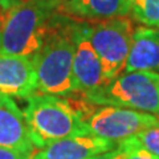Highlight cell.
Listing matches in <instances>:
<instances>
[{"instance_id": "obj_1", "label": "cell", "mask_w": 159, "mask_h": 159, "mask_svg": "<svg viewBox=\"0 0 159 159\" xmlns=\"http://www.w3.org/2000/svg\"><path fill=\"white\" fill-rule=\"evenodd\" d=\"M77 21L58 12L49 25L40 51L32 57L39 93L58 97L74 94L73 56L74 31Z\"/></svg>"}, {"instance_id": "obj_2", "label": "cell", "mask_w": 159, "mask_h": 159, "mask_svg": "<svg viewBox=\"0 0 159 159\" xmlns=\"http://www.w3.org/2000/svg\"><path fill=\"white\" fill-rule=\"evenodd\" d=\"M62 0H20L0 11V53L33 57L45 40Z\"/></svg>"}, {"instance_id": "obj_3", "label": "cell", "mask_w": 159, "mask_h": 159, "mask_svg": "<svg viewBox=\"0 0 159 159\" xmlns=\"http://www.w3.org/2000/svg\"><path fill=\"white\" fill-rule=\"evenodd\" d=\"M27 99L23 114L34 147L41 148L69 137L89 135L68 97L34 93Z\"/></svg>"}, {"instance_id": "obj_4", "label": "cell", "mask_w": 159, "mask_h": 159, "mask_svg": "<svg viewBox=\"0 0 159 159\" xmlns=\"http://www.w3.org/2000/svg\"><path fill=\"white\" fill-rule=\"evenodd\" d=\"M68 98L80 114L89 135L116 143L159 123L158 116L150 113L118 106L96 105L80 94H73V97Z\"/></svg>"}, {"instance_id": "obj_5", "label": "cell", "mask_w": 159, "mask_h": 159, "mask_svg": "<svg viewBox=\"0 0 159 159\" xmlns=\"http://www.w3.org/2000/svg\"><path fill=\"white\" fill-rule=\"evenodd\" d=\"M85 98L96 105L126 107L159 117V73L123 72Z\"/></svg>"}, {"instance_id": "obj_6", "label": "cell", "mask_w": 159, "mask_h": 159, "mask_svg": "<svg viewBox=\"0 0 159 159\" xmlns=\"http://www.w3.org/2000/svg\"><path fill=\"white\" fill-rule=\"evenodd\" d=\"M134 29L133 23L125 17L102 20L93 24L85 23L86 36L101 60L107 81L125 70Z\"/></svg>"}, {"instance_id": "obj_7", "label": "cell", "mask_w": 159, "mask_h": 159, "mask_svg": "<svg viewBox=\"0 0 159 159\" xmlns=\"http://www.w3.org/2000/svg\"><path fill=\"white\" fill-rule=\"evenodd\" d=\"M109 81L105 78L102 64L85 32V23L77 21L74 31L73 85L74 94L86 97L99 90Z\"/></svg>"}, {"instance_id": "obj_8", "label": "cell", "mask_w": 159, "mask_h": 159, "mask_svg": "<svg viewBox=\"0 0 159 159\" xmlns=\"http://www.w3.org/2000/svg\"><path fill=\"white\" fill-rule=\"evenodd\" d=\"M32 57L0 53V94L28 98L37 92Z\"/></svg>"}, {"instance_id": "obj_9", "label": "cell", "mask_w": 159, "mask_h": 159, "mask_svg": "<svg viewBox=\"0 0 159 159\" xmlns=\"http://www.w3.org/2000/svg\"><path fill=\"white\" fill-rule=\"evenodd\" d=\"M118 143L93 135L69 137L39 148L32 159H90L117 148Z\"/></svg>"}, {"instance_id": "obj_10", "label": "cell", "mask_w": 159, "mask_h": 159, "mask_svg": "<svg viewBox=\"0 0 159 159\" xmlns=\"http://www.w3.org/2000/svg\"><path fill=\"white\" fill-rule=\"evenodd\" d=\"M0 147L34 152L23 111L11 97L0 94Z\"/></svg>"}, {"instance_id": "obj_11", "label": "cell", "mask_w": 159, "mask_h": 159, "mask_svg": "<svg viewBox=\"0 0 159 159\" xmlns=\"http://www.w3.org/2000/svg\"><path fill=\"white\" fill-rule=\"evenodd\" d=\"M147 70L159 73V29L137 27L134 29L133 43L125 70Z\"/></svg>"}, {"instance_id": "obj_12", "label": "cell", "mask_w": 159, "mask_h": 159, "mask_svg": "<svg viewBox=\"0 0 159 159\" xmlns=\"http://www.w3.org/2000/svg\"><path fill=\"white\" fill-rule=\"evenodd\" d=\"M130 7L131 0H62L61 12L81 20L102 21L125 17Z\"/></svg>"}, {"instance_id": "obj_13", "label": "cell", "mask_w": 159, "mask_h": 159, "mask_svg": "<svg viewBox=\"0 0 159 159\" xmlns=\"http://www.w3.org/2000/svg\"><path fill=\"white\" fill-rule=\"evenodd\" d=\"M130 13L142 25L159 29V0H131Z\"/></svg>"}, {"instance_id": "obj_14", "label": "cell", "mask_w": 159, "mask_h": 159, "mask_svg": "<svg viewBox=\"0 0 159 159\" xmlns=\"http://www.w3.org/2000/svg\"><path fill=\"white\" fill-rule=\"evenodd\" d=\"M130 138L138 146L159 157V123L137 133Z\"/></svg>"}, {"instance_id": "obj_15", "label": "cell", "mask_w": 159, "mask_h": 159, "mask_svg": "<svg viewBox=\"0 0 159 159\" xmlns=\"http://www.w3.org/2000/svg\"><path fill=\"white\" fill-rule=\"evenodd\" d=\"M123 154V159H159L158 155L138 146L131 138L119 142L117 146Z\"/></svg>"}, {"instance_id": "obj_16", "label": "cell", "mask_w": 159, "mask_h": 159, "mask_svg": "<svg viewBox=\"0 0 159 159\" xmlns=\"http://www.w3.org/2000/svg\"><path fill=\"white\" fill-rule=\"evenodd\" d=\"M33 152H23L12 148L0 147V159H32Z\"/></svg>"}, {"instance_id": "obj_17", "label": "cell", "mask_w": 159, "mask_h": 159, "mask_svg": "<svg viewBox=\"0 0 159 159\" xmlns=\"http://www.w3.org/2000/svg\"><path fill=\"white\" fill-rule=\"evenodd\" d=\"M90 159H123V154L119 148H114L111 151H107V152H103V154H99V155H96Z\"/></svg>"}, {"instance_id": "obj_18", "label": "cell", "mask_w": 159, "mask_h": 159, "mask_svg": "<svg viewBox=\"0 0 159 159\" xmlns=\"http://www.w3.org/2000/svg\"><path fill=\"white\" fill-rule=\"evenodd\" d=\"M20 0H0V11H4L9 7H12L13 4L19 3Z\"/></svg>"}]
</instances>
